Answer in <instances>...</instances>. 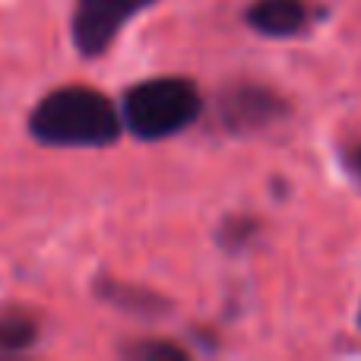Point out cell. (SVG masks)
<instances>
[{
	"label": "cell",
	"mask_w": 361,
	"mask_h": 361,
	"mask_svg": "<svg viewBox=\"0 0 361 361\" xmlns=\"http://www.w3.org/2000/svg\"><path fill=\"white\" fill-rule=\"evenodd\" d=\"M222 114L235 130H244V127H260L276 114H282V102L273 99L267 89L241 86L222 99Z\"/></svg>",
	"instance_id": "obj_4"
},
{
	"label": "cell",
	"mask_w": 361,
	"mask_h": 361,
	"mask_svg": "<svg viewBox=\"0 0 361 361\" xmlns=\"http://www.w3.org/2000/svg\"><path fill=\"white\" fill-rule=\"evenodd\" d=\"M124 355L137 361H184L187 352L175 343H137V345H127Z\"/></svg>",
	"instance_id": "obj_8"
},
{
	"label": "cell",
	"mask_w": 361,
	"mask_h": 361,
	"mask_svg": "<svg viewBox=\"0 0 361 361\" xmlns=\"http://www.w3.org/2000/svg\"><path fill=\"white\" fill-rule=\"evenodd\" d=\"M29 130L44 146H111L121 137V118L95 89L63 86L32 108Z\"/></svg>",
	"instance_id": "obj_1"
},
{
	"label": "cell",
	"mask_w": 361,
	"mask_h": 361,
	"mask_svg": "<svg viewBox=\"0 0 361 361\" xmlns=\"http://www.w3.org/2000/svg\"><path fill=\"white\" fill-rule=\"evenodd\" d=\"M105 298L111 305L124 307V311H140V314H156V307H165V301H159L152 292H140L133 286H121V282H105Z\"/></svg>",
	"instance_id": "obj_7"
},
{
	"label": "cell",
	"mask_w": 361,
	"mask_h": 361,
	"mask_svg": "<svg viewBox=\"0 0 361 361\" xmlns=\"http://www.w3.org/2000/svg\"><path fill=\"white\" fill-rule=\"evenodd\" d=\"M38 324L25 311H4L0 314V352H23L35 343Z\"/></svg>",
	"instance_id": "obj_6"
},
{
	"label": "cell",
	"mask_w": 361,
	"mask_h": 361,
	"mask_svg": "<svg viewBox=\"0 0 361 361\" xmlns=\"http://www.w3.org/2000/svg\"><path fill=\"white\" fill-rule=\"evenodd\" d=\"M152 4L156 0H76L73 44L82 57H102L124 32V25Z\"/></svg>",
	"instance_id": "obj_3"
},
{
	"label": "cell",
	"mask_w": 361,
	"mask_h": 361,
	"mask_svg": "<svg viewBox=\"0 0 361 361\" xmlns=\"http://www.w3.org/2000/svg\"><path fill=\"white\" fill-rule=\"evenodd\" d=\"M200 92L190 80L180 76H156L127 89L124 124L140 140L175 137L200 118Z\"/></svg>",
	"instance_id": "obj_2"
},
{
	"label": "cell",
	"mask_w": 361,
	"mask_h": 361,
	"mask_svg": "<svg viewBox=\"0 0 361 361\" xmlns=\"http://www.w3.org/2000/svg\"><path fill=\"white\" fill-rule=\"evenodd\" d=\"M349 169L355 171V175L361 178V146H355V149L349 152Z\"/></svg>",
	"instance_id": "obj_9"
},
{
	"label": "cell",
	"mask_w": 361,
	"mask_h": 361,
	"mask_svg": "<svg viewBox=\"0 0 361 361\" xmlns=\"http://www.w3.org/2000/svg\"><path fill=\"white\" fill-rule=\"evenodd\" d=\"M247 23L260 35L286 38V35H298L307 25V10L301 0H257L247 10Z\"/></svg>",
	"instance_id": "obj_5"
}]
</instances>
